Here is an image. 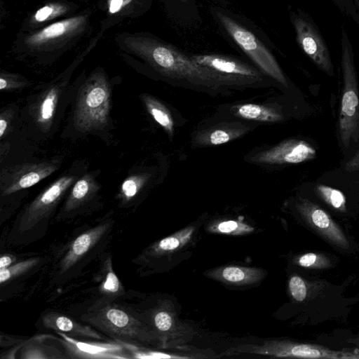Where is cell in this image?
<instances>
[{
	"label": "cell",
	"instance_id": "cell-1",
	"mask_svg": "<svg viewBox=\"0 0 359 359\" xmlns=\"http://www.w3.org/2000/svg\"><path fill=\"white\" fill-rule=\"evenodd\" d=\"M132 50L159 74L171 79L212 89L255 83L201 66L191 55L149 34L134 38Z\"/></svg>",
	"mask_w": 359,
	"mask_h": 359
},
{
	"label": "cell",
	"instance_id": "cell-2",
	"mask_svg": "<svg viewBox=\"0 0 359 359\" xmlns=\"http://www.w3.org/2000/svg\"><path fill=\"white\" fill-rule=\"evenodd\" d=\"M210 13L222 35L248 56L264 74L287 86L286 77L261 31L238 13L219 5L210 6Z\"/></svg>",
	"mask_w": 359,
	"mask_h": 359
},
{
	"label": "cell",
	"instance_id": "cell-3",
	"mask_svg": "<svg viewBox=\"0 0 359 359\" xmlns=\"http://www.w3.org/2000/svg\"><path fill=\"white\" fill-rule=\"evenodd\" d=\"M81 319L114 340L139 345L161 344L157 334L129 310L106 299L95 302Z\"/></svg>",
	"mask_w": 359,
	"mask_h": 359
},
{
	"label": "cell",
	"instance_id": "cell-4",
	"mask_svg": "<svg viewBox=\"0 0 359 359\" xmlns=\"http://www.w3.org/2000/svg\"><path fill=\"white\" fill-rule=\"evenodd\" d=\"M354 51L346 31L341 32L343 91L339 118L341 140L345 147L359 139V93Z\"/></svg>",
	"mask_w": 359,
	"mask_h": 359
},
{
	"label": "cell",
	"instance_id": "cell-5",
	"mask_svg": "<svg viewBox=\"0 0 359 359\" xmlns=\"http://www.w3.org/2000/svg\"><path fill=\"white\" fill-rule=\"evenodd\" d=\"M111 88L102 73L92 74L79 91L74 112V123L81 132L105 128L109 121Z\"/></svg>",
	"mask_w": 359,
	"mask_h": 359
},
{
	"label": "cell",
	"instance_id": "cell-6",
	"mask_svg": "<svg viewBox=\"0 0 359 359\" xmlns=\"http://www.w3.org/2000/svg\"><path fill=\"white\" fill-rule=\"evenodd\" d=\"M251 353L278 358H358L351 353L330 350L321 346L286 340H269L261 345L243 344L231 348L220 356Z\"/></svg>",
	"mask_w": 359,
	"mask_h": 359
},
{
	"label": "cell",
	"instance_id": "cell-7",
	"mask_svg": "<svg viewBox=\"0 0 359 359\" xmlns=\"http://www.w3.org/2000/svg\"><path fill=\"white\" fill-rule=\"evenodd\" d=\"M290 20L302 50L321 71L332 76L334 67L326 41L313 18L304 11L292 10Z\"/></svg>",
	"mask_w": 359,
	"mask_h": 359
},
{
	"label": "cell",
	"instance_id": "cell-8",
	"mask_svg": "<svg viewBox=\"0 0 359 359\" xmlns=\"http://www.w3.org/2000/svg\"><path fill=\"white\" fill-rule=\"evenodd\" d=\"M76 179L74 175L62 176L40 193L24 210L19 222V231L30 230L48 218Z\"/></svg>",
	"mask_w": 359,
	"mask_h": 359
},
{
	"label": "cell",
	"instance_id": "cell-9",
	"mask_svg": "<svg viewBox=\"0 0 359 359\" xmlns=\"http://www.w3.org/2000/svg\"><path fill=\"white\" fill-rule=\"evenodd\" d=\"M296 208L309 227L328 243L341 250L350 248L344 231L318 205L302 198L296 203Z\"/></svg>",
	"mask_w": 359,
	"mask_h": 359
},
{
	"label": "cell",
	"instance_id": "cell-10",
	"mask_svg": "<svg viewBox=\"0 0 359 359\" xmlns=\"http://www.w3.org/2000/svg\"><path fill=\"white\" fill-rule=\"evenodd\" d=\"M56 161L27 163L12 167L1 175V194L7 196L29 188L53 173L59 168Z\"/></svg>",
	"mask_w": 359,
	"mask_h": 359
},
{
	"label": "cell",
	"instance_id": "cell-11",
	"mask_svg": "<svg viewBox=\"0 0 359 359\" xmlns=\"http://www.w3.org/2000/svg\"><path fill=\"white\" fill-rule=\"evenodd\" d=\"M58 340L65 347L67 357L85 359H127L130 358L127 351L118 341L88 342L78 340L63 332H56Z\"/></svg>",
	"mask_w": 359,
	"mask_h": 359
},
{
	"label": "cell",
	"instance_id": "cell-12",
	"mask_svg": "<svg viewBox=\"0 0 359 359\" xmlns=\"http://www.w3.org/2000/svg\"><path fill=\"white\" fill-rule=\"evenodd\" d=\"M316 156V149L307 142L290 139L251 158V161L266 164L299 163Z\"/></svg>",
	"mask_w": 359,
	"mask_h": 359
},
{
	"label": "cell",
	"instance_id": "cell-13",
	"mask_svg": "<svg viewBox=\"0 0 359 359\" xmlns=\"http://www.w3.org/2000/svg\"><path fill=\"white\" fill-rule=\"evenodd\" d=\"M191 58L198 65L229 76L251 81L255 83L263 81L261 70L228 55L209 53L194 54Z\"/></svg>",
	"mask_w": 359,
	"mask_h": 359
},
{
	"label": "cell",
	"instance_id": "cell-14",
	"mask_svg": "<svg viewBox=\"0 0 359 359\" xmlns=\"http://www.w3.org/2000/svg\"><path fill=\"white\" fill-rule=\"evenodd\" d=\"M84 25L83 17H76L53 23L34 34L29 35L25 41L27 46L32 50H40L49 45H56L67 38L77 34Z\"/></svg>",
	"mask_w": 359,
	"mask_h": 359
},
{
	"label": "cell",
	"instance_id": "cell-15",
	"mask_svg": "<svg viewBox=\"0 0 359 359\" xmlns=\"http://www.w3.org/2000/svg\"><path fill=\"white\" fill-rule=\"evenodd\" d=\"M110 226V222H105L76 237L60 262V273H64L79 261L101 239Z\"/></svg>",
	"mask_w": 359,
	"mask_h": 359
},
{
	"label": "cell",
	"instance_id": "cell-16",
	"mask_svg": "<svg viewBox=\"0 0 359 359\" xmlns=\"http://www.w3.org/2000/svg\"><path fill=\"white\" fill-rule=\"evenodd\" d=\"M266 273L262 269L228 265L210 270L205 276L228 285L241 286L257 283Z\"/></svg>",
	"mask_w": 359,
	"mask_h": 359
},
{
	"label": "cell",
	"instance_id": "cell-17",
	"mask_svg": "<svg viewBox=\"0 0 359 359\" xmlns=\"http://www.w3.org/2000/svg\"><path fill=\"white\" fill-rule=\"evenodd\" d=\"M62 93V86L52 84L34 102V119L41 130L47 131L50 129Z\"/></svg>",
	"mask_w": 359,
	"mask_h": 359
},
{
	"label": "cell",
	"instance_id": "cell-18",
	"mask_svg": "<svg viewBox=\"0 0 359 359\" xmlns=\"http://www.w3.org/2000/svg\"><path fill=\"white\" fill-rule=\"evenodd\" d=\"M42 323L46 328L55 332H63L72 337L104 339L99 332L90 326L82 325L74 319L57 312H48L42 317Z\"/></svg>",
	"mask_w": 359,
	"mask_h": 359
},
{
	"label": "cell",
	"instance_id": "cell-19",
	"mask_svg": "<svg viewBox=\"0 0 359 359\" xmlns=\"http://www.w3.org/2000/svg\"><path fill=\"white\" fill-rule=\"evenodd\" d=\"M151 321L162 347H166L170 340L182 334L175 314L165 302L159 304L152 311Z\"/></svg>",
	"mask_w": 359,
	"mask_h": 359
},
{
	"label": "cell",
	"instance_id": "cell-20",
	"mask_svg": "<svg viewBox=\"0 0 359 359\" xmlns=\"http://www.w3.org/2000/svg\"><path fill=\"white\" fill-rule=\"evenodd\" d=\"M195 227L188 226L151 244L143 252L145 257L158 258L180 249L191 240Z\"/></svg>",
	"mask_w": 359,
	"mask_h": 359
},
{
	"label": "cell",
	"instance_id": "cell-21",
	"mask_svg": "<svg viewBox=\"0 0 359 359\" xmlns=\"http://www.w3.org/2000/svg\"><path fill=\"white\" fill-rule=\"evenodd\" d=\"M95 178L87 174L76 180L64 204L63 212L75 210L89 201L99 190Z\"/></svg>",
	"mask_w": 359,
	"mask_h": 359
},
{
	"label": "cell",
	"instance_id": "cell-22",
	"mask_svg": "<svg viewBox=\"0 0 359 359\" xmlns=\"http://www.w3.org/2000/svg\"><path fill=\"white\" fill-rule=\"evenodd\" d=\"M49 335H39L24 343L20 358L22 359H56L65 358L61 353L53 347L43 344Z\"/></svg>",
	"mask_w": 359,
	"mask_h": 359
},
{
	"label": "cell",
	"instance_id": "cell-23",
	"mask_svg": "<svg viewBox=\"0 0 359 359\" xmlns=\"http://www.w3.org/2000/svg\"><path fill=\"white\" fill-rule=\"evenodd\" d=\"M99 289L107 297H115L124 293V288L113 269L111 258L106 257L99 272Z\"/></svg>",
	"mask_w": 359,
	"mask_h": 359
},
{
	"label": "cell",
	"instance_id": "cell-24",
	"mask_svg": "<svg viewBox=\"0 0 359 359\" xmlns=\"http://www.w3.org/2000/svg\"><path fill=\"white\" fill-rule=\"evenodd\" d=\"M235 114L245 119L262 122H278L283 118L278 110L256 104L236 106Z\"/></svg>",
	"mask_w": 359,
	"mask_h": 359
},
{
	"label": "cell",
	"instance_id": "cell-25",
	"mask_svg": "<svg viewBox=\"0 0 359 359\" xmlns=\"http://www.w3.org/2000/svg\"><path fill=\"white\" fill-rule=\"evenodd\" d=\"M245 132L244 128L222 126L208 130L197 136V142L203 145H218L238 138Z\"/></svg>",
	"mask_w": 359,
	"mask_h": 359
},
{
	"label": "cell",
	"instance_id": "cell-26",
	"mask_svg": "<svg viewBox=\"0 0 359 359\" xmlns=\"http://www.w3.org/2000/svg\"><path fill=\"white\" fill-rule=\"evenodd\" d=\"M141 100L149 114L172 137L174 131V123L172 115L167 107L158 100L147 94L142 95Z\"/></svg>",
	"mask_w": 359,
	"mask_h": 359
},
{
	"label": "cell",
	"instance_id": "cell-27",
	"mask_svg": "<svg viewBox=\"0 0 359 359\" xmlns=\"http://www.w3.org/2000/svg\"><path fill=\"white\" fill-rule=\"evenodd\" d=\"M211 233L229 236H242L254 231V228L243 222L242 219L223 220L214 222L208 227Z\"/></svg>",
	"mask_w": 359,
	"mask_h": 359
},
{
	"label": "cell",
	"instance_id": "cell-28",
	"mask_svg": "<svg viewBox=\"0 0 359 359\" xmlns=\"http://www.w3.org/2000/svg\"><path fill=\"white\" fill-rule=\"evenodd\" d=\"M149 175L147 173L134 174L128 177L122 183L118 198L123 203L133 200L147 182Z\"/></svg>",
	"mask_w": 359,
	"mask_h": 359
},
{
	"label": "cell",
	"instance_id": "cell-29",
	"mask_svg": "<svg viewBox=\"0 0 359 359\" xmlns=\"http://www.w3.org/2000/svg\"><path fill=\"white\" fill-rule=\"evenodd\" d=\"M315 191L318 196L333 209L341 212L346 211V199L340 190L318 184L315 187Z\"/></svg>",
	"mask_w": 359,
	"mask_h": 359
},
{
	"label": "cell",
	"instance_id": "cell-30",
	"mask_svg": "<svg viewBox=\"0 0 359 359\" xmlns=\"http://www.w3.org/2000/svg\"><path fill=\"white\" fill-rule=\"evenodd\" d=\"M121 343L127 351L130 358L158 359V358H189V356L172 355L157 351L148 349L141 345L123 341L114 340Z\"/></svg>",
	"mask_w": 359,
	"mask_h": 359
},
{
	"label": "cell",
	"instance_id": "cell-31",
	"mask_svg": "<svg viewBox=\"0 0 359 359\" xmlns=\"http://www.w3.org/2000/svg\"><path fill=\"white\" fill-rule=\"evenodd\" d=\"M293 262L302 267L311 269H326L332 266V261L320 252H307L294 258Z\"/></svg>",
	"mask_w": 359,
	"mask_h": 359
},
{
	"label": "cell",
	"instance_id": "cell-32",
	"mask_svg": "<svg viewBox=\"0 0 359 359\" xmlns=\"http://www.w3.org/2000/svg\"><path fill=\"white\" fill-rule=\"evenodd\" d=\"M39 261L40 259L32 257L15 262L8 268L0 269V283L3 284L11 279L23 274L36 266Z\"/></svg>",
	"mask_w": 359,
	"mask_h": 359
},
{
	"label": "cell",
	"instance_id": "cell-33",
	"mask_svg": "<svg viewBox=\"0 0 359 359\" xmlns=\"http://www.w3.org/2000/svg\"><path fill=\"white\" fill-rule=\"evenodd\" d=\"M288 287L291 296L297 302H303L307 297L308 287L301 276L296 274L292 276L289 280Z\"/></svg>",
	"mask_w": 359,
	"mask_h": 359
},
{
	"label": "cell",
	"instance_id": "cell-34",
	"mask_svg": "<svg viewBox=\"0 0 359 359\" xmlns=\"http://www.w3.org/2000/svg\"><path fill=\"white\" fill-rule=\"evenodd\" d=\"M66 12L65 8L61 5L50 4L39 9L34 15V20L36 22H43Z\"/></svg>",
	"mask_w": 359,
	"mask_h": 359
},
{
	"label": "cell",
	"instance_id": "cell-35",
	"mask_svg": "<svg viewBox=\"0 0 359 359\" xmlns=\"http://www.w3.org/2000/svg\"><path fill=\"white\" fill-rule=\"evenodd\" d=\"M27 84V81L23 78H19L8 74H1L0 77V90L9 91L19 88H22Z\"/></svg>",
	"mask_w": 359,
	"mask_h": 359
},
{
	"label": "cell",
	"instance_id": "cell-36",
	"mask_svg": "<svg viewBox=\"0 0 359 359\" xmlns=\"http://www.w3.org/2000/svg\"><path fill=\"white\" fill-rule=\"evenodd\" d=\"M346 17L351 18L358 25L359 17L353 0H330Z\"/></svg>",
	"mask_w": 359,
	"mask_h": 359
},
{
	"label": "cell",
	"instance_id": "cell-37",
	"mask_svg": "<svg viewBox=\"0 0 359 359\" xmlns=\"http://www.w3.org/2000/svg\"><path fill=\"white\" fill-rule=\"evenodd\" d=\"M165 1L166 4L174 6V9L177 8V6H178L180 8L182 6H184L185 8L190 7L194 11H196L195 0H165Z\"/></svg>",
	"mask_w": 359,
	"mask_h": 359
},
{
	"label": "cell",
	"instance_id": "cell-38",
	"mask_svg": "<svg viewBox=\"0 0 359 359\" xmlns=\"http://www.w3.org/2000/svg\"><path fill=\"white\" fill-rule=\"evenodd\" d=\"M17 257L13 255L5 254L0 257V269H6L15 263Z\"/></svg>",
	"mask_w": 359,
	"mask_h": 359
},
{
	"label": "cell",
	"instance_id": "cell-39",
	"mask_svg": "<svg viewBox=\"0 0 359 359\" xmlns=\"http://www.w3.org/2000/svg\"><path fill=\"white\" fill-rule=\"evenodd\" d=\"M8 111H4L0 115V137L3 138L8 126L10 117L7 115Z\"/></svg>",
	"mask_w": 359,
	"mask_h": 359
},
{
	"label": "cell",
	"instance_id": "cell-40",
	"mask_svg": "<svg viewBox=\"0 0 359 359\" xmlns=\"http://www.w3.org/2000/svg\"><path fill=\"white\" fill-rule=\"evenodd\" d=\"M124 0H110L109 11L111 13H116L121 11L123 7Z\"/></svg>",
	"mask_w": 359,
	"mask_h": 359
},
{
	"label": "cell",
	"instance_id": "cell-41",
	"mask_svg": "<svg viewBox=\"0 0 359 359\" xmlns=\"http://www.w3.org/2000/svg\"><path fill=\"white\" fill-rule=\"evenodd\" d=\"M346 169L349 171L359 169V152L346 164Z\"/></svg>",
	"mask_w": 359,
	"mask_h": 359
},
{
	"label": "cell",
	"instance_id": "cell-42",
	"mask_svg": "<svg viewBox=\"0 0 359 359\" xmlns=\"http://www.w3.org/2000/svg\"><path fill=\"white\" fill-rule=\"evenodd\" d=\"M353 2H354V4L355 6V8L357 9V13H358V17H359V0H353ZM359 26V23L358 25Z\"/></svg>",
	"mask_w": 359,
	"mask_h": 359
}]
</instances>
